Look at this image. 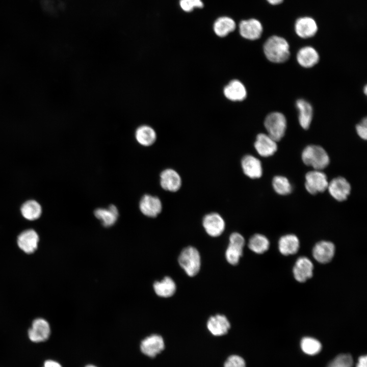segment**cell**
I'll list each match as a JSON object with an SVG mask.
<instances>
[{"mask_svg": "<svg viewBox=\"0 0 367 367\" xmlns=\"http://www.w3.org/2000/svg\"><path fill=\"white\" fill-rule=\"evenodd\" d=\"M135 138L140 144L144 146H149L155 142L156 135L155 130L151 126L142 125L137 128Z\"/></svg>", "mask_w": 367, "mask_h": 367, "instance_id": "26", "label": "cell"}, {"mask_svg": "<svg viewBox=\"0 0 367 367\" xmlns=\"http://www.w3.org/2000/svg\"><path fill=\"white\" fill-rule=\"evenodd\" d=\"M224 367H246L245 362L241 356L233 355L230 356L226 360Z\"/></svg>", "mask_w": 367, "mask_h": 367, "instance_id": "35", "label": "cell"}, {"mask_svg": "<svg viewBox=\"0 0 367 367\" xmlns=\"http://www.w3.org/2000/svg\"><path fill=\"white\" fill-rule=\"evenodd\" d=\"M367 358L366 356H361L358 359L356 367H366Z\"/></svg>", "mask_w": 367, "mask_h": 367, "instance_id": "38", "label": "cell"}, {"mask_svg": "<svg viewBox=\"0 0 367 367\" xmlns=\"http://www.w3.org/2000/svg\"><path fill=\"white\" fill-rule=\"evenodd\" d=\"M207 327L213 335L221 336L228 332L230 325L225 316L216 314L209 318L207 322Z\"/></svg>", "mask_w": 367, "mask_h": 367, "instance_id": "22", "label": "cell"}, {"mask_svg": "<svg viewBox=\"0 0 367 367\" xmlns=\"http://www.w3.org/2000/svg\"><path fill=\"white\" fill-rule=\"evenodd\" d=\"M165 345L162 337L153 334L144 338L141 342L140 349L145 355L154 357L164 349Z\"/></svg>", "mask_w": 367, "mask_h": 367, "instance_id": "14", "label": "cell"}, {"mask_svg": "<svg viewBox=\"0 0 367 367\" xmlns=\"http://www.w3.org/2000/svg\"><path fill=\"white\" fill-rule=\"evenodd\" d=\"M320 55L317 49L309 45L301 47L296 54V61L303 68H310L316 65L320 61Z\"/></svg>", "mask_w": 367, "mask_h": 367, "instance_id": "11", "label": "cell"}, {"mask_svg": "<svg viewBox=\"0 0 367 367\" xmlns=\"http://www.w3.org/2000/svg\"><path fill=\"white\" fill-rule=\"evenodd\" d=\"M21 212L24 218L29 220L38 219L41 214L40 205L35 200H29L25 202L21 207Z\"/></svg>", "mask_w": 367, "mask_h": 367, "instance_id": "30", "label": "cell"}, {"mask_svg": "<svg viewBox=\"0 0 367 367\" xmlns=\"http://www.w3.org/2000/svg\"><path fill=\"white\" fill-rule=\"evenodd\" d=\"M296 35L301 38L308 39L315 36L318 31L316 20L309 16H303L298 18L294 24Z\"/></svg>", "mask_w": 367, "mask_h": 367, "instance_id": "8", "label": "cell"}, {"mask_svg": "<svg viewBox=\"0 0 367 367\" xmlns=\"http://www.w3.org/2000/svg\"><path fill=\"white\" fill-rule=\"evenodd\" d=\"M254 146L257 152L263 157L273 155L277 149V142L265 133L257 135Z\"/></svg>", "mask_w": 367, "mask_h": 367, "instance_id": "12", "label": "cell"}, {"mask_svg": "<svg viewBox=\"0 0 367 367\" xmlns=\"http://www.w3.org/2000/svg\"><path fill=\"white\" fill-rule=\"evenodd\" d=\"M272 5H278L281 4L284 0H266Z\"/></svg>", "mask_w": 367, "mask_h": 367, "instance_id": "39", "label": "cell"}, {"mask_svg": "<svg viewBox=\"0 0 367 367\" xmlns=\"http://www.w3.org/2000/svg\"><path fill=\"white\" fill-rule=\"evenodd\" d=\"M239 30L243 38L255 40L261 37L263 28L259 20L252 18L242 21L239 24Z\"/></svg>", "mask_w": 367, "mask_h": 367, "instance_id": "13", "label": "cell"}, {"mask_svg": "<svg viewBox=\"0 0 367 367\" xmlns=\"http://www.w3.org/2000/svg\"><path fill=\"white\" fill-rule=\"evenodd\" d=\"M263 51L267 60L275 64L285 62L291 55L288 41L277 35L271 36L266 40L263 45Z\"/></svg>", "mask_w": 367, "mask_h": 367, "instance_id": "1", "label": "cell"}, {"mask_svg": "<svg viewBox=\"0 0 367 367\" xmlns=\"http://www.w3.org/2000/svg\"><path fill=\"white\" fill-rule=\"evenodd\" d=\"M249 248L257 254H262L267 251L270 243L267 238L261 234H255L249 239Z\"/></svg>", "mask_w": 367, "mask_h": 367, "instance_id": "29", "label": "cell"}, {"mask_svg": "<svg viewBox=\"0 0 367 367\" xmlns=\"http://www.w3.org/2000/svg\"><path fill=\"white\" fill-rule=\"evenodd\" d=\"M241 166L244 173L252 179L260 178L263 173L260 161L251 154L243 156L241 160Z\"/></svg>", "mask_w": 367, "mask_h": 367, "instance_id": "20", "label": "cell"}, {"mask_svg": "<svg viewBox=\"0 0 367 367\" xmlns=\"http://www.w3.org/2000/svg\"><path fill=\"white\" fill-rule=\"evenodd\" d=\"M182 184L179 173L171 168L163 170L160 174V185L165 190L175 192L179 190Z\"/></svg>", "mask_w": 367, "mask_h": 367, "instance_id": "16", "label": "cell"}, {"mask_svg": "<svg viewBox=\"0 0 367 367\" xmlns=\"http://www.w3.org/2000/svg\"><path fill=\"white\" fill-rule=\"evenodd\" d=\"M224 94L227 99L231 101H242L246 97L247 91L241 82L234 80L224 87Z\"/></svg>", "mask_w": 367, "mask_h": 367, "instance_id": "23", "label": "cell"}, {"mask_svg": "<svg viewBox=\"0 0 367 367\" xmlns=\"http://www.w3.org/2000/svg\"><path fill=\"white\" fill-rule=\"evenodd\" d=\"M176 284L170 277L166 276L162 280L156 281L153 284V289L157 295L167 298L172 296L176 291Z\"/></svg>", "mask_w": 367, "mask_h": 367, "instance_id": "27", "label": "cell"}, {"mask_svg": "<svg viewBox=\"0 0 367 367\" xmlns=\"http://www.w3.org/2000/svg\"><path fill=\"white\" fill-rule=\"evenodd\" d=\"M180 6L186 12H190L194 8H202L203 4L201 0H180Z\"/></svg>", "mask_w": 367, "mask_h": 367, "instance_id": "34", "label": "cell"}, {"mask_svg": "<svg viewBox=\"0 0 367 367\" xmlns=\"http://www.w3.org/2000/svg\"><path fill=\"white\" fill-rule=\"evenodd\" d=\"M86 367H96V366H94V365H87V366H86Z\"/></svg>", "mask_w": 367, "mask_h": 367, "instance_id": "41", "label": "cell"}, {"mask_svg": "<svg viewBox=\"0 0 367 367\" xmlns=\"http://www.w3.org/2000/svg\"><path fill=\"white\" fill-rule=\"evenodd\" d=\"M229 243L225 252L227 261L232 265H237L243 254L245 239L238 232H233L229 237Z\"/></svg>", "mask_w": 367, "mask_h": 367, "instance_id": "6", "label": "cell"}, {"mask_svg": "<svg viewBox=\"0 0 367 367\" xmlns=\"http://www.w3.org/2000/svg\"><path fill=\"white\" fill-rule=\"evenodd\" d=\"M272 185L274 191L281 195L290 194L292 190V187L287 178L283 176H276L272 180Z\"/></svg>", "mask_w": 367, "mask_h": 367, "instance_id": "31", "label": "cell"}, {"mask_svg": "<svg viewBox=\"0 0 367 367\" xmlns=\"http://www.w3.org/2000/svg\"><path fill=\"white\" fill-rule=\"evenodd\" d=\"M327 189L331 196L338 201L345 200L351 191V186L343 177H337L328 183Z\"/></svg>", "mask_w": 367, "mask_h": 367, "instance_id": "9", "label": "cell"}, {"mask_svg": "<svg viewBox=\"0 0 367 367\" xmlns=\"http://www.w3.org/2000/svg\"><path fill=\"white\" fill-rule=\"evenodd\" d=\"M353 358L351 355L342 354L334 358L327 367H352Z\"/></svg>", "mask_w": 367, "mask_h": 367, "instance_id": "33", "label": "cell"}, {"mask_svg": "<svg viewBox=\"0 0 367 367\" xmlns=\"http://www.w3.org/2000/svg\"><path fill=\"white\" fill-rule=\"evenodd\" d=\"M235 23L233 19L228 17H221L217 19L214 24V30L217 35L223 37L234 30Z\"/></svg>", "mask_w": 367, "mask_h": 367, "instance_id": "28", "label": "cell"}, {"mask_svg": "<svg viewBox=\"0 0 367 367\" xmlns=\"http://www.w3.org/2000/svg\"><path fill=\"white\" fill-rule=\"evenodd\" d=\"M302 159L305 165L318 170L325 168L330 161L326 150L322 147L316 145L306 146L302 151Z\"/></svg>", "mask_w": 367, "mask_h": 367, "instance_id": "2", "label": "cell"}, {"mask_svg": "<svg viewBox=\"0 0 367 367\" xmlns=\"http://www.w3.org/2000/svg\"><path fill=\"white\" fill-rule=\"evenodd\" d=\"M178 263L187 275L194 276L199 272L200 268L201 259L199 253L195 248L187 247L180 252Z\"/></svg>", "mask_w": 367, "mask_h": 367, "instance_id": "4", "label": "cell"}, {"mask_svg": "<svg viewBox=\"0 0 367 367\" xmlns=\"http://www.w3.org/2000/svg\"><path fill=\"white\" fill-rule=\"evenodd\" d=\"M299 246L300 243L298 238L292 234L281 237L278 242L279 250L284 255L296 253L299 250Z\"/></svg>", "mask_w": 367, "mask_h": 367, "instance_id": "25", "label": "cell"}, {"mask_svg": "<svg viewBox=\"0 0 367 367\" xmlns=\"http://www.w3.org/2000/svg\"><path fill=\"white\" fill-rule=\"evenodd\" d=\"M295 106L298 113V121L304 129H307L310 126L313 115V110L311 103L303 98L298 99Z\"/></svg>", "mask_w": 367, "mask_h": 367, "instance_id": "18", "label": "cell"}, {"mask_svg": "<svg viewBox=\"0 0 367 367\" xmlns=\"http://www.w3.org/2000/svg\"><path fill=\"white\" fill-rule=\"evenodd\" d=\"M43 367H62L58 362L53 360H46Z\"/></svg>", "mask_w": 367, "mask_h": 367, "instance_id": "37", "label": "cell"}, {"mask_svg": "<svg viewBox=\"0 0 367 367\" xmlns=\"http://www.w3.org/2000/svg\"><path fill=\"white\" fill-rule=\"evenodd\" d=\"M335 253V246L331 242L322 241L317 243L312 250L314 258L321 264H327L333 258Z\"/></svg>", "mask_w": 367, "mask_h": 367, "instance_id": "17", "label": "cell"}, {"mask_svg": "<svg viewBox=\"0 0 367 367\" xmlns=\"http://www.w3.org/2000/svg\"><path fill=\"white\" fill-rule=\"evenodd\" d=\"M139 207L143 214L149 217L154 218L161 212L162 204L158 197L146 194L141 199Z\"/></svg>", "mask_w": 367, "mask_h": 367, "instance_id": "15", "label": "cell"}, {"mask_svg": "<svg viewBox=\"0 0 367 367\" xmlns=\"http://www.w3.org/2000/svg\"><path fill=\"white\" fill-rule=\"evenodd\" d=\"M202 225L206 232L213 237L220 235L225 227L224 220L217 213H211L206 215L203 219Z\"/></svg>", "mask_w": 367, "mask_h": 367, "instance_id": "7", "label": "cell"}, {"mask_svg": "<svg viewBox=\"0 0 367 367\" xmlns=\"http://www.w3.org/2000/svg\"><path fill=\"white\" fill-rule=\"evenodd\" d=\"M50 329L48 323L43 319L35 320L32 327L28 331L30 339L34 343L46 341L49 337Z\"/></svg>", "mask_w": 367, "mask_h": 367, "instance_id": "10", "label": "cell"}, {"mask_svg": "<svg viewBox=\"0 0 367 367\" xmlns=\"http://www.w3.org/2000/svg\"><path fill=\"white\" fill-rule=\"evenodd\" d=\"M267 134L276 142L284 136L287 128V120L280 112L274 111L268 114L264 120Z\"/></svg>", "mask_w": 367, "mask_h": 367, "instance_id": "3", "label": "cell"}, {"mask_svg": "<svg viewBox=\"0 0 367 367\" xmlns=\"http://www.w3.org/2000/svg\"><path fill=\"white\" fill-rule=\"evenodd\" d=\"M96 218L101 221L104 227H110L113 225L118 217V210L113 204L110 205L108 208H98L94 212Z\"/></svg>", "mask_w": 367, "mask_h": 367, "instance_id": "24", "label": "cell"}, {"mask_svg": "<svg viewBox=\"0 0 367 367\" xmlns=\"http://www.w3.org/2000/svg\"><path fill=\"white\" fill-rule=\"evenodd\" d=\"M364 94L366 95L367 94V86L365 85L363 89Z\"/></svg>", "mask_w": 367, "mask_h": 367, "instance_id": "40", "label": "cell"}, {"mask_svg": "<svg viewBox=\"0 0 367 367\" xmlns=\"http://www.w3.org/2000/svg\"><path fill=\"white\" fill-rule=\"evenodd\" d=\"M356 131L360 138L363 140L367 138V118H363L361 121L356 125Z\"/></svg>", "mask_w": 367, "mask_h": 367, "instance_id": "36", "label": "cell"}, {"mask_svg": "<svg viewBox=\"0 0 367 367\" xmlns=\"http://www.w3.org/2000/svg\"><path fill=\"white\" fill-rule=\"evenodd\" d=\"M328 183L327 175L321 170L310 171L305 175V189L311 194L324 192L327 189Z\"/></svg>", "mask_w": 367, "mask_h": 367, "instance_id": "5", "label": "cell"}, {"mask_svg": "<svg viewBox=\"0 0 367 367\" xmlns=\"http://www.w3.org/2000/svg\"><path fill=\"white\" fill-rule=\"evenodd\" d=\"M313 265L307 257H299L293 268V274L295 279L303 282L309 279L313 275Z\"/></svg>", "mask_w": 367, "mask_h": 367, "instance_id": "19", "label": "cell"}, {"mask_svg": "<svg viewBox=\"0 0 367 367\" xmlns=\"http://www.w3.org/2000/svg\"><path fill=\"white\" fill-rule=\"evenodd\" d=\"M39 236L33 229H28L20 234L17 239L19 247L24 252L33 253L37 248Z\"/></svg>", "mask_w": 367, "mask_h": 367, "instance_id": "21", "label": "cell"}, {"mask_svg": "<svg viewBox=\"0 0 367 367\" xmlns=\"http://www.w3.org/2000/svg\"><path fill=\"white\" fill-rule=\"evenodd\" d=\"M301 347L305 353L313 355L320 352L322 345L319 340L314 338L305 337L301 340Z\"/></svg>", "mask_w": 367, "mask_h": 367, "instance_id": "32", "label": "cell"}]
</instances>
